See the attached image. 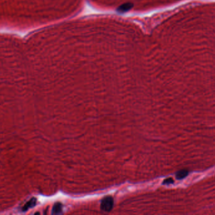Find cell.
<instances>
[{"label":"cell","mask_w":215,"mask_h":215,"mask_svg":"<svg viewBox=\"0 0 215 215\" xmlns=\"http://www.w3.org/2000/svg\"><path fill=\"white\" fill-rule=\"evenodd\" d=\"M174 183V180H173V178H166L163 182L162 183V184L163 185H169V184H172Z\"/></svg>","instance_id":"cell-5"},{"label":"cell","mask_w":215,"mask_h":215,"mask_svg":"<svg viewBox=\"0 0 215 215\" xmlns=\"http://www.w3.org/2000/svg\"><path fill=\"white\" fill-rule=\"evenodd\" d=\"M114 201L111 196H106L102 199L101 203V209L106 212H110L113 207Z\"/></svg>","instance_id":"cell-1"},{"label":"cell","mask_w":215,"mask_h":215,"mask_svg":"<svg viewBox=\"0 0 215 215\" xmlns=\"http://www.w3.org/2000/svg\"><path fill=\"white\" fill-rule=\"evenodd\" d=\"M189 174V172L186 170H181L178 171V172L176 174V177L178 180H181L183 179L185 177L188 176Z\"/></svg>","instance_id":"cell-2"},{"label":"cell","mask_w":215,"mask_h":215,"mask_svg":"<svg viewBox=\"0 0 215 215\" xmlns=\"http://www.w3.org/2000/svg\"><path fill=\"white\" fill-rule=\"evenodd\" d=\"M36 201H37V199H35V198L31 199L30 201H29V202L26 205H25V206L24 207V208H23V209L27 210V209H28V208H30V207H33V206H34L35 205V204H36Z\"/></svg>","instance_id":"cell-4"},{"label":"cell","mask_w":215,"mask_h":215,"mask_svg":"<svg viewBox=\"0 0 215 215\" xmlns=\"http://www.w3.org/2000/svg\"><path fill=\"white\" fill-rule=\"evenodd\" d=\"M63 210V205L60 203H57L54 205L53 209H52V213L53 214H59L62 212Z\"/></svg>","instance_id":"cell-3"}]
</instances>
